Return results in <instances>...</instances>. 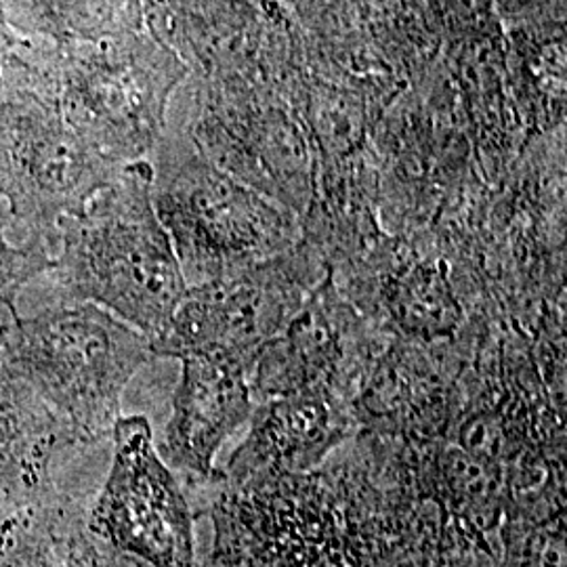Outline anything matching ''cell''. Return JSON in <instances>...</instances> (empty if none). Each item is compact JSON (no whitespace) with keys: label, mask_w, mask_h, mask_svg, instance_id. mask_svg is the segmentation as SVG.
Instances as JSON below:
<instances>
[{"label":"cell","mask_w":567,"mask_h":567,"mask_svg":"<svg viewBox=\"0 0 567 567\" xmlns=\"http://www.w3.org/2000/svg\"><path fill=\"white\" fill-rule=\"evenodd\" d=\"M121 168L82 142L55 103L0 68V198L28 236L58 252L61 219L76 215Z\"/></svg>","instance_id":"8992f818"},{"label":"cell","mask_w":567,"mask_h":567,"mask_svg":"<svg viewBox=\"0 0 567 567\" xmlns=\"http://www.w3.org/2000/svg\"><path fill=\"white\" fill-rule=\"evenodd\" d=\"M328 271L320 252L301 238L278 257L187 286L166 330L150 343L152 353L173 360L225 353L255 364L259 349L292 320Z\"/></svg>","instance_id":"ba28073f"},{"label":"cell","mask_w":567,"mask_h":567,"mask_svg":"<svg viewBox=\"0 0 567 567\" xmlns=\"http://www.w3.org/2000/svg\"><path fill=\"white\" fill-rule=\"evenodd\" d=\"M183 131L210 163L303 217L313 189V152L284 91L208 82L175 91Z\"/></svg>","instance_id":"52a82bcc"},{"label":"cell","mask_w":567,"mask_h":567,"mask_svg":"<svg viewBox=\"0 0 567 567\" xmlns=\"http://www.w3.org/2000/svg\"><path fill=\"white\" fill-rule=\"evenodd\" d=\"M112 463L89 527L152 567H198L194 511L173 468L154 444L145 416H121L112 431Z\"/></svg>","instance_id":"9c48e42d"},{"label":"cell","mask_w":567,"mask_h":567,"mask_svg":"<svg viewBox=\"0 0 567 567\" xmlns=\"http://www.w3.org/2000/svg\"><path fill=\"white\" fill-rule=\"evenodd\" d=\"M0 360L37 391L79 450L112 437L122 395L154 353L145 334L100 305L60 297L0 328Z\"/></svg>","instance_id":"277c9868"},{"label":"cell","mask_w":567,"mask_h":567,"mask_svg":"<svg viewBox=\"0 0 567 567\" xmlns=\"http://www.w3.org/2000/svg\"><path fill=\"white\" fill-rule=\"evenodd\" d=\"M21 39L7 18V0H0V58L9 53Z\"/></svg>","instance_id":"2e32d148"},{"label":"cell","mask_w":567,"mask_h":567,"mask_svg":"<svg viewBox=\"0 0 567 567\" xmlns=\"http://www.w3.org/2000/svg\"><path fill=\"white\" fill-rule=\"evenodd\" d=\"M55 261V250L39 238L28 236V240L16 246L4 240V227L0 219V305L9 309L11 318L18 316V297L21 290L47 274Z\"/></svg>","instance_id":"9a60e30c"},{"label":"cell","mask_w":567,"mask_h":567,"mask_svg":"<svg viewBox=\"0 0 567 567\" xmlns=\"http://www.w3.org/2000/svg\"><path fill=\"white\" fill-rule=\"evenodd\" d=\"M389 332L351 303L328 271L250 368L255 402L288 393H326L349 405Z\"/></svg>","instance_id":"30bf717a"},{"label":"cell","mask_w":567,"mask_h":567,"mask_svg":"<svg viewBox=\"0 0 567 567\" xmlns=\"http://www.w3.org/2000/svg\"><path fill=\"white\" fill-rule=\"evenodd\" d=\"M65 450L76 447L58 416L0 360V527L55 487Z\"/></svg>","instance_id":"4fadbf2b"},{"label":"cell","mask_w":567,"mask_h":567,"mask_svg":"<svg viewBox=\"0 0 567 567\" xmlns=\"http://www.w3.org/2000/svg\"><path fill=\"white\" fill-rule=\"evenodd\" d=\"M339 450L305 475L208 492L213 545L200 567H383L395 548L383 489L364 452Z\"/></svg>","instance_id":"6da1fadb"},{"label":"cell","mask_w":567,"mask_h":567,"mask_svg":"<svg viewBox=\"0 0 567 567\" xmlns=\"http://www.w3.org/2000/svg\"><path fill=\"white\" fill-rule=\"evenodd\" d=\"M179 362L182 374L158 452L166 465L203 487L217 475L215 461L225 442L250 421L252 364L225 353H189Z\"/></svg>","instance_id":"7c38bea8"},{"label":"cell","mask_w":567,"mask_h":567,"mask_svg":"<svg viewBox=\"0 0 567 567\" xmlns=\"http://www.w3.org/2000/svg\"><path fill=\"white\" fill-rule=\"evenodd\" d=\"M152 164H122L116 177L61 219L47 271L61 299L103 307L156 341L187 290L182 265L154 204Z\"/></svg>","instance_id":"7a4b0ae2"},{"label":"cell","mask_w":567,"mask_h":567,"mask_svg":"<svg viewBox=\"0 0 567 567\" xmlns=\"http://www.w3.org/2000/svg\"><path fill=\"white\" fill-rule=\"evenodd\" d=\"M152 156V204L187 286L229 276L297 246L301 217L210 163L166 122Z\"/></svg>","instance_id":"5b68a950"},{"label":"cell","mask_w":567,"mask_h":567,"mask_svg":"<svg viewBox=\"0 0 567 567\" xmlns=\"http://www.w3.org/2000/svg\"><path fill=\"white\" fill-rule=\"evenodd\" d=\"M86 511L51 487L0 527V567H152L100 538Z\"/></svg>","instance_id":"5bb4252c"},{"label":"cell","mask_w":567,"mask_h":567,"mask_svg":"<svg viewBox=\"0 0 567 567\" xmlns=\"http://www.w3.org/2000/svg\"><path fill=\"white\" fill-rule=\"evenodd\" d=\"M358 433L349 405L326 393H288L255 402L248 433L217 477L231 484H259L305 475Z\"/></svg>","instance_id":"8fae6325"},{"label":"cell","mask_w":567,"mask_h":567,"mask_svg":"<svg viewBox=\"0 0 567 567\" xmlns=\"http://www.w3.org/2000/svg\"><path fill=\"white\" fill-rule=\"evenodd\" d=\"M0 68L55 103L63 121L114 163L145 161L163 137L185 68L143 42L21 39Z\"/></svg>","instance_id":"3957f363"}]
</instances>
